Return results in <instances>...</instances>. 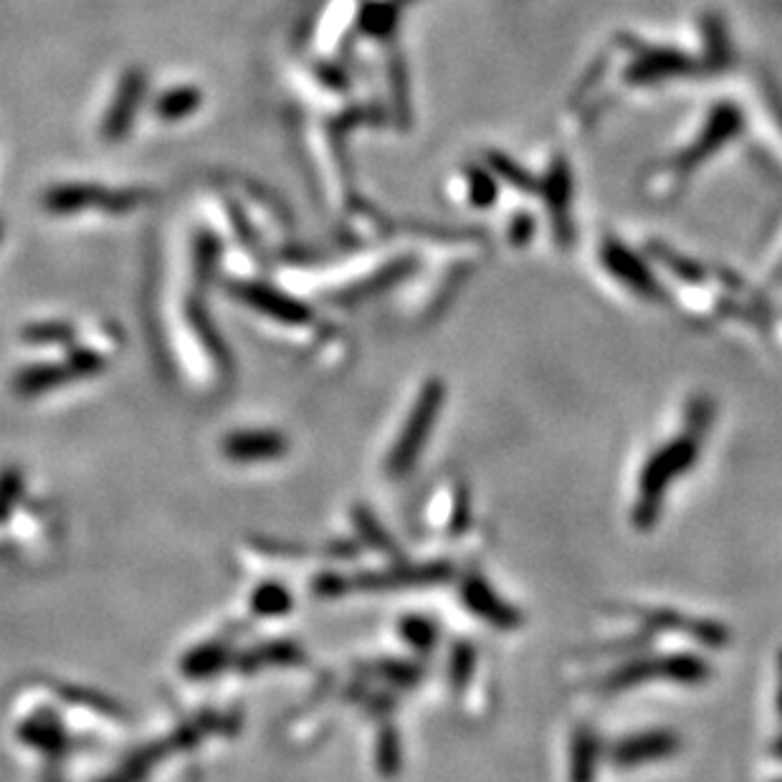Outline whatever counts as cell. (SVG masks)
Wrapping results in <instances>:
<instances>
[{"label":"cell","instance_id":"cell-10","mask_svg":"<svg viewBox=\"0 0 782 782\" xmlns=\"http://www.w3.org/2000/svg\"><path fill=\"white\" fill-rule=\"evenodd\" d=\"M775 752L780 754V758H782V736H780V740L775 742Z\"/></svg>","mask_w":782,"mask_h":782},{"label":"cell","instance_id":"cell-3","mask_svg":"<svg viewBox=\"0 0 782 782\" xmlns=\"http://www.w3.org/2000/svg\"><path fill=\"white\" fill-rule=\"evenodd\" d=\"M661 676L679 681V684H702L709 676V666L691 653H679V656H666V659H653V661H639L631 663V666L618 669L615 674L608 679V686L611 689H625L641 684L643 679Z\"/></svg>","mask_w":782,"mask_h":782},{"label":"cell","instance_id":"cell-4","mask_svg":"<svg viewBox=\"0 0 782 782\" xmlns=\"http://www.w3.org/2000/svg\"><path fill=\"white\" fill-rule=\"evenodd\" d=\"M679 750V736L669 730H649L625 736V740L615 742L613 760L621 768H633L641 762H653L661 758H669Z\"/></svg>","mask_w":782,"mask_h":782},{"label":"cell","instance_id":"cell-9","mask_svg":"<svg viewBox=\"0 0 782 782\" xmlns=\"http://www.w3.org/2000/svg\"><path fill=\"white\" fill-rule=\"evenodd\" d=\"M778 709L782 714V653H780V689H778Z\"/></svg>","mask_w":782,"mask_h":782},{"label":"cell","instance_id":"cell-7","mask_svg":"<svg viewBox=\"0 0 782 782\" xmlns=\"http://www.w3.org/2000/svg\"><path fill=\"white\" fill-rule=\"evenodd\" d=\"M403 635L408 639V643L415 645V649L431 651L435 639H439V631H435V625L431 621H425V618H408L403 625Z\"/></svg>","mask_w":782,"mask_h":782},{"label":"cell","instance_id":"cell-1","mask_svg":"<svg viewBox=\"0 0 782 782\" xmlns=\"http://www.w3.org/2000/svg\"><path fill=\"white\" fill-rule=\"evenodd\" d=\"M699 457V443L696 433L679 435V439L671 441L669 445H663L645 463L641 481H639V497H635V509H633V522L639 530H649L653 522L659 520L661 502L666 497L669 487L674 484V479L686 474V471L694 467V461Z\"/></svg>","mask_w":782,"mask_h":782},{"label":"cell","instance_id":"cell-2","mask_svg":"<svg viewBox=\"0 0 782 782\" xmlns=\"http://www.w3.org/2000/svg\"><path fill=\"white\" fill-rule=\"evenodd\" d=\"M443 398L445 388L439 380H431V383L423 388V393L418 398L393 453H390V471H393V474H408V471L415 467L418 457H421L425 443H429V435L435 425V415H439L443 408Z\"/></svg>","mask_w":782,"mask_h":782},{"label":"cell","instance_id":"cell-5","mask_svg":"<svg viewBox=\"0 0 782 782\" xmlns=\"http://www.w3.org/2000/svg\"><path fill=\"white\" fill-rule=\"evenodd\" d=\"M461 595H463V603H467L469 611L479 618H484V621L489 625H494V629L512 631V629H517V625H520V613H517L512 605H507L504 600L489 588L484 578L463 580Z\"/></svg>","mask_w":782,"mask_h":782},{"label":"cell","instance_id":"cell-6","mask_svg":"<svg viewBox=\"0 0 782 782\" xmlns=\"http://www.w3.org/2000/svg\"><path fill=\"white\" fill-rule=\"evenodd\" d=\"M598 760V736L588 726H580L572 736V778L575 782H590Z\"/></svg>","mask_w":782,"mask_h":782},{"label":"cell","instance_id":"cell-8","mask_svg":"<svg viewBox=\"0 0 782 782\" xmlns=\"http://www.w3.org/2000/svg\"><path fill=\"white\" fill-rule=\"evenodd\" d=\"M471 671H474V651H471L469 645H459L451 661L453 686H463V681L469 679Z\"/></svg>","mask_w":782,"mask_h":782}]
</instances>
